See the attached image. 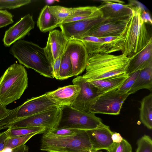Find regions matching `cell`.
Here are the masks:
<instances>
[{"label":"cell","instance_id":"obj_19","mask_svg":"<svg viewBox=\"0 0 152 152\" xmlns=\"http://www.w3.org/2000/svg\"><path fill=\"white\" fill-rule=\"evenodd\" d=\"M152 64V39L140 51L130 58L126 74L140 70Z\"/></svg>","mask_w":152,"mask_h":152},{"label":"cell","instance_id":"obj_23","mask_svg":"<svg viewBox=\"0 0 152 152\" xmlns=\"http://www.w3.org/2000/svg\"><path fill=\"white\" fill-rule=\"evenodd\" d=\"M46 5L41 10L37 21V27L43 32L50 31L59 27L49 8Z\"/></svg>","mask_w":152,"mask_h":152},{"label":"cell","instance_id":"obj_11","mask_svg":"<svg viewBox=\"0 0 152 152\" xmlns=\"http://www.w3.org/2000/svg\"><path fill=\"white\" fill-rule=\"evenodd\" d=\"M72 82L73 84L80 87V90L72 107L80 110L89 112L90 108L94 101L103 93L82 76H77Z\"/></svg>","mask_w":152,"mask_h":152},{"label":"cell","instance_id":"obj_14","mask_svg":"<svg viewBox=\"0 0 152 152\" xmlns=\"http://www.w3.org/2000/svg\"><path fill=\"white\" fill-rule=\"evenodd\" d=\"M34 26L32 15L30 14L26 15L5 31L3 39L4 45L9 47L23 38L29 34Z\"/></svg>","mask_w":152,"mask_h":152},{"label":"cell","instance_id":"obj_38","mask_svg":"<svg viewBox=\"0 0 152 152\" xmlns=\"http://www.w3.org/2000/svg\"><path fill=\"white\" fill-rule=\"evenodd\" d=\"M8 138L7 130L0 133V152L4 150L5 143Z\"/></svg>","mask_w":152,"mask_h":152},{"label":"cell","instance_id":"obj_42","mask_svg":"<svg viewBox=\"0 0 152 152\" xmlns=\"http://www.w3.org/2000/svg\"><path fill=\"white\" fill-rule=\"evenodd\" d=\"M28 151V147L24 145L12 150L11 152H27Z\"/></svg>","mask_w":152,"mask_h":152},{"label":"cell","instance_id":"obj_35","mask_svg":"<svg viewBox=\"0 0 152 152\" xmlns=\"http://www.w3.org/2000/svg\"><path fill=\"white\" fill-rule=\"evenodd\" d=\"M13 18L12 15L7 10H0V28L13 23Z\"/></svg>","mask_w":152,"mask_h":152},{"label":"cell","instance_id":"obj_25","mask_svg":"<svg viewBox=\"0 0 152 152\" xmlns=\"http://www.w3.org/2000/svg\"><path fill=\"white\" fill-rule=\"evenodd\" d=\"M98 10L97 7L94 6L75 7L73 13L64 20L62 24L79 21L89 18L94 15Z\"/></svg>","mask_w":152,"mask_h":152},{"label":"cell","instance_id":"obj_20","mask_svg":"<svg viewBox=\"0 0 152 152\" xmlns=\"http://www.w3.org/2000/svg\"><path fill=\"white\" fill-rule=\"evenodd\" d=\"M100 2V5L97 7L104 18H113L129 17L131 15L132 9L127 5L116 3L94 0Z\"/></svg>","mask_w":152,"mask_h":152},{"label":"cell","instance_id":"obj_18","mask_svg":"<svg viewBox=\"0 0 152 152\" xmlns=\"http://www.w3.org/2000/svg\"><path fill=\"white\" fill-rule=\"evenodd\" d=\"M80 90L78 85H72L59 87L46 93L58 107L72 106Z\"/></svg>","mask_w":152,"mask_h":152},{"label":"cell","instance_id":"obj_5","mask_svg":"<svg viewBox=\"0 0 152 152\" xmlns=\"http://www.w3.org/2000/svg\"><path fill=\"white\" fill-rule=\"evenodd\" d=\"M40 150L47 152H91L92 145L86 131L75 135L58 136L45 132Z\"/></svg>","mask_w":152,"mask_h":152},{"label":"cell","instance_id":"obj_10","mask_svg":"<svg viewBox=\"0 0 152 152\" xmlns=\"http://www.w3.org/2000/svg\"><path fill=\"white\" fill-rule=\"evenodd\" d=\"M104 19L99 9L91 17L79 21L62 23L59 27L68 40L80 41L86 33Z\"/></svg>","mask_w":152,"mask_h":152},{"label":"cell","instance_id":"obj_36","mask_svg":"<svg viewBox=\"0 0 152 152\" xmlns=\"http://www.w3.org/2000/svg\"><path fill=\"white\" fill-rule=\"evenodd\" d=\"M131 9L139 10L141 12L147 10V8L142 3L139 1L135 0L129 1V3L127 5Z\"/></svg>","mask_w":152,"mask_h":152},{"label":"cell","instance_id":"obj_37","mask_svg":"<svg viewBox=\"0 0 152 152\" xmlns=\"http://www.w3.org/2000/svg\"><path fill=\"white\" fill-rule=\"evenodd\" d=\"M61 56L57 57L52 65L54 78L58 80Z\"/></svg>","mask_w":152,"mask_h":152},{"label":"cell","instance_id":"obj_40","mask_svg":"<svg viewBox=\"0 0 152 152\" xmlns=\"http://www.w3.org/2000/svg\"><path fill=\"white\" fill-rule=\"evenodd\" d=\"M12 110L7 109L6 107L0 104V121L8 115Z\"/></svg>","mask_w":152,"mask_h":152},{"label":"cell","instance_id":"obj_15","mask_svg":"<svg viewBox=\"0 0 152 152\" xmlns=\"http://www.w3.org/2000/svg\"><path fill=\"white\" fill-rule=\"evenodd\" d=\"M68 41L61 31L56 29L49 32L44 49L52 65L57 58L64 53Z\"/></svg>","mask_w":152,"mask_h":152},{"label":"cell","instance_id":"obj_4","mask_svg":"<svg viewBox=\"0 0 152 152\" xmlns=\"http://www.w3.org/2000/svg\"><path fill=\"white\" fill-rule=\"evenodd\" d=\"M126 26L123 32L124 37L122 54L130 58L143 48L152 39L141 19L140 10L132 9Z\"/></svg>","mask_w":152,"mask_h":152},{"label":"cell","instance_id":"obj_21","mask_svg":"<svg viewBox=\"0 0 152 152\" xmlns=\"http://www.w3.org/2000/svg\"><path fill=\"white\" fill-rule=\"evenodd\" d=\"M128 75L126 74L105 79L87 80L96 87L101 92L104 93L113 90L118 89L122 85Z\"/></svg>","mask_w":152,"mask_h":152},{"label":"cell","instance_id":"obj_30","mask_svg":"<svg viewBox=\"0 0 152 152\" xmlns=\"http://www.w3.org/2000/svg\"><path fill=\"white\" fill-rule=\"evenodd\" d=\"M140 72L137 71L128 74L127 77L117 89L120 92L128 93L134 83Z\"/></svg>","mask_w":152,"mask_h":152},{"label":"cell","instance_id":"obj_39","mask_svg":"<svg viewBox=\"0 0 152 152\" xmlns=\"http://www.w3.org/2000/svg\"><path fill=\"white\" fill-rule=\"evenodd\" d=\"M140 16L144 23L152 25V19L150 15L148 12L146 11H144L141 13Z\"/></svg>","mask_w":152,"mask_h":152},{"label":"cell","instance_id":"obj_17","mask_svg":"<svg viewBox=\"0 0 152 152\" xmlns=\"http://www.w3.org/2000/svg\"><path fill=\"white\" fill-rule=\"evenodd\" d=\"M86 132L93 151L105 150L108 152L114 143L111 138L113 132L108 126L103 123L98 127Z\"/></svg>","mask_w":152,"mask_h":152},{"label":"cell","instance_id":"obj_32","mask_svg":"<svg viewBox=\"0 0 152 152\" xmlns=\"http://www.w3.org/2000/svg\"><path fill=\"white\" fill-rule=\"evenodd\" d=\"M85 131L71 128H57L45 132L56 136H67L76 135Z\"/></svg>","mask_w":152,"mask_h":152},{"label":"cell","instance_id":"obj_13","mask_svg":"<svg viewBox=\"0 0 152 152\" xmlns=\"http://www.w3.org/2000/svg\"><path fill=\"white\" fill-rule=\"evenodd\" d=\"M65 51L69 55L72 67V76H77L86 69L88 53L82 42L79 40H69Z\"/></svg>","mask_w":152,"mask_h":152},{"label":"cell","instance_id":"obj_22","mask_svg":"<svg viewBox=\"0 0 152 152\" xmlns=\"http://www.w3.org/2000/svg\"><path fill=\"white\" fill-rule=\"evenodd\" d=\"M152 89V64L140 70L139 73L132 86L128 93L134 94L139 90Z\"/></svg>","mask_w":152,"mask_h":152},{"label":"cell","instance_id":"obj_1","mask_svg":"<svg viewBox=\"0 0 152 152\" xmlns=\"http://www.w3.org/2000/svg\"><path fill=\"white\" fill-rule=\"evenodd\" d=\"M130 58L125 54H89L83 77L87 80L105 79L126 74Z\"/></svg>","mask_w":152,"mask_h":152},{"label":"cell","instance_id":"obj_29","mask_svg":"<svg viewBox=\"0 0 152 152\" xmlns=\"http://www.w3.org/2000/svg\"><path fill=\"white\" fill-rule=\"evenodd\" d=\"M38 134H39L34 133L22 136L8 138L6 141L4 149L8 148L12 150L24 145L33 136Z\"/></svg>","mask_w":152,"mask_h":152},{"label":"cell","instance_id":"obj_8","mask_svg":"<svg viewBox=\"0 0 152 152\" xmlns=\"http://www.w3.org/2000/svg\"><path fill=\"white\" fill-rule=\"evenodd\" d=\"M62 107L44 111L17 121L8 128L42 127L48 132L57 127L60 120Z\"/></svg>","mask_w":152,"mask_h":152},{"label":"cell","instance_id":"obj_12","mask_svg":"<svg viewBox=\"0 0 152 152\" xmlns=\"http://www.w3.org/2000/svg\"><path fill=\"white\" fill-rule=\"evenodd\" d=\"M130 16L105 18L102 21L84 36L89 35L99 38L119 36L124 30Z\"/></svg>","mask_w":152,"mask_h":152},{"label":"cell","instance_id":"obj_9","mask_svg":"<svg viewBox=\"0 0 152 152\" xmlns=\"http://www.w3.org/2000/svg\"><path fill=\"white\" fill-rule=\"evenodd\" d=\"M117 89L100 95L92 105L89 112L94 114H119L123 104L129 94L121 93Z\"/></svg>","mask_w":152,"mask_h":152},{"label":"cell","instance_id":"obj_31","mask_svg":"<svg viewBox=\"0 0 152 152\" xmlns=\"http://www.w3.org/2000/svg\"><path fill=\"white\" fill-rule=\"evenodd\" d=\"M136 152H152V140L149 136L144 135L137 142Z\"/></svg>","mask_w":152,"mask_h":152},{"label":"cell","instance_id":"obj_34","mask_svg":"<svg viewBox=\"0 0 152 152\" xmlns=\"http://www.w3.org/2000/svg\"><path fill=\"white\" fill-rule=\"evenodd\" d=\"M132 148L130 144L123 139L120 143H114L107 152H132Z\"/></svg>","mask_w":152,"mask_h":152},{"label":"cell","instance_id":"obj_27","mask_svg":"<svg viewBox=\"0 0 152 152\" xmlns=\"http://www.w3.org/2000/svg\"><path fill=\"white\" fill-rule=\"evenodd\" d=\"M73 76L72 67L68 53L65 51L61 56L59 80H64Z\"/></svg>","mask_w":152,"mask_h":152},{"label":"cell","instance_id":"obj_43","mask_svg":"<svg viewBox=\"0 0 152 152\" xmlns=\"http://www.w3.org/2000/svg\"><path fill=\"white\" fill-rule=\"evenodd\" d=\"M98 152V151H93L92 152Z\"/></svg>","mask_w":152,"mask_h":152},{"label":"cell","instance_id":"obj_16","mask_svg":"<svg viewBox=\"0 0 152 152\" xmlns=\"http://www.w3.org/2000/svg\"><path fill=\"white\" fill-rule=\"evenodd\" d=\"M85 47L88 54H110L121 51V48L118 39L112 41H105L101 38L85 35L81 40Z\"/></svg>","mask_w":152,"mask_h":152},{"label":"cell","instance_id":"obj_7","mask_svg":"<svg viewBox=\"0 0 152 152\" xmlns=\"http://www.w3.org/2000/svg\"><path fill=\"white\" fill-rule=\"evenodd\" d=\"M58 107L46 93L28 99L23 104L12 110L8 115L7 127L20 119L46 110Z\"/></svg>","mask_w":152,"mask_h":152},{"label":"cell","instance_id":"obj_41","mask_svg":"<svg viewBox=\"0 0 152 152\" xmlns=\"http://www.w3.org/2000/svg\"><path fill=\"white\" fill-rule=\"evenodd\" d=\"M111 138L113 143H120L123 139L119 133L116 132H113Z\"/></svg>","mask_w":152,"mask_h":152},{"label":"cell","instance_id":"obj_3","mask_svg":"<svg viewBox=\"0 0 152 152\" xmlns=\"http://www.w3.org/2000/svg\"><path fill=\"white\" fill-rule=\"evenodd\" d=\"M28 79L23 66L11 65L0 77V104L6 107L19 99L28 87Z\"/></svg>","mask_w":152,"mask_h":152},{"label":"cell","instance_id":"obj_26","mask_svg":"<svg viewBox=\"0 0 152 152\" xmlns=\"http://www.w3.org/2000/svg\"><path fill=\"white\" fill-rule=\"evenodd\" d=\"M49 8L59 27L75 10V8H67L60 6H49Z\"/></svg>","mask_w":152,"mask_h":152},{"label":"cell","instance_id":"obj_33","mask_svg":"<svg viewBox=\"0 0 152 152\" xmlns=\"http://www.w3.org/2000/svg\"><path fill=\"white\" fill-rule=\"evenodd\" d=\"M30 0H0V9H14L31 3Z\"/></svg>","mask_w":152,"mask_h":152},{"label":"cell","instance_id":"obj_2","mask_svg":"<svg viewBox=\"0 0 152 152\" xmlns=\"http://www.w3.org/2000/svg\"><path fill=\"white\" fill-rule=\"evenodd\" d=\"M10 53L27 68L32 69L45 77L54 78L52 65L44 48L32 42L21 39L13 43Z\"/></svg>","mask_w":152,"mask_h":152},{"label":"cell","instance_id":"obj_28","mask_svg":"<svg viewBox=\"0 0 152 152\" xmlns=\"http://www.w3.org/2000/svg\"><path fill=\"white\" fill-rule=\"evenodd\" d=\"M7 130L9 138L22 136L34 133L41 134L44 133L46 131V129L42 127L9 128Z\"/></svg>","mask_w":152,"mask_h":152},{"label":"cell","instance_id":"obj_6","mask_svg":"<svg viewBox=\"0 0 152 152\" xmlns=\"http://www.w3.org/2000/svg\"><path fill=\"white\" fill-rule=\"evenodd\" d=\"M62 108L61 118L57 128L87 131L95 129L103 124L101 119L94 114L80 110L71 106Z\"/></svg>","mask_w":152,"mask_h":152},{"label":"cell","instance_id":"obj_24","mask_svg":"<svg viewBox=\"0 0 152 152\" xmlns=\"http://www.w3.org/2000/svg\"><path fill=\"white\" fill-rule=\"evenodd\" d=\"M140 111V118L141 122L149 129H152V93L145 96L141 100Z\"/></svg>","mask_w":152,"mask_h":152}]
</instances>
